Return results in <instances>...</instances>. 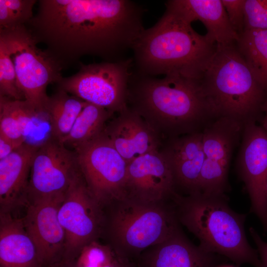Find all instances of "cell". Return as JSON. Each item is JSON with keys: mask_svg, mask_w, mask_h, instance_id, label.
Wrapping results in <instances>:
<instances>
[{"mask_svg": "<svg viewBox=\"0 0 267 267\" xmlns=\"http://www.w3.org/2000/svg\"><path fill=\"white\" fill-rule=\"evenodd\" d=\"M25 26L62 68L85 55L115 62L144 31L142 9L128 0H40Z\"/></svg>", "mask_w": 267, "mask_h": 267, "instance_id": "6da1fadb", "label": "cell"}, {"mask_svg": "<svg viewBox=\"0 0 267 267\" xmlns=\"http://www.w3.org/2000/svg\"><path fill=\"white\" fill-rule=\"evenodd\" d=\"M216 46L166 3L163 16L153 27L144 30L133 47L136 73L196 79Z\"/></svg>", "mask_w": 267, "mask_h": 267, "instance_id": "7a4b0ae2", "label": "cell"}, {"mask_svg": "<svg viewBox=\"0 0 267 267\" xmlns=\"http://www.w3.org/2000/svg\"><path fill=\"white\" fill-rule=\"evenodd\" d=\"M130 97L136 111L156 131L172 134L200 132L216 118L196 79L178 75L162 79L136 73Z\"/></svg>", "mask_w": 267, "mask_h": 267, "instance_id": "3957f363", "label": "cell"}, {"mask_svg": "<svg viewBox=\"0 0 267 267\" xmlns=\"http://www.w3.org/2000/svg\"><path fill=\"white\" fill-rule=\"evenodd\" d=\"M215 118L243 123L255 120L267 100V90L256 79L234 44H216L196 79Z\"/></svg>", "mask_w": 267, "mask_h": 267, "instance_id": "277c9868", "label": "cell"}, {"mask_svg": "<svg viewBox=\"0 0 267 267\" xmlns=\"http://www.w3.org/2000/svg\"><path fill=\"white\" fill-rule=\"evenodd\" d=\"M178 221L199 239V246L240 264L261 267L258 251L248 243L244 228L245 217L226 204L223 196L197 193L174 200Z\"/></svg>", "mask_w": 267, "mask_h": 267, "instance_id": "5b68a950", "label": "cell"}, {"mask_svg": "<svg viewBox=\"0 0 267 267\" xmlns=\"http://www.w3.org/2000/svg\"><path fill=\"white\" fill-rule=\"evenodd\" d=\"M110 206L107 232L110 245L120 257L137 258L179 228L175 206L167 202L142 203L122 199Z\"/></svg>", "mask_w": 267, "mask_h": 267, "instance_id": "8992f818", "label": "cell"}, {"mask_svg": "<svg viewBox=\"0 0 267 267\" xmlns=\"http://www.w3.org/2000/svg\"><path fill=\"white\" fill-rule=\"evenodd\" d=\"M0 41L13 61L18 84L26 100L36 111L44 113L49 97L48 85L63 78L62 68L38 43L25 25L0 30Z\"/></svg>", "mask_w": 267, "mask_h": 267, "instance_id": "52a82bcc", "label": "cell"}, {"mask_svg": "<svg viewBox=\"0 0 267 267\" xmlns=\"http://www.w3.org/2000/svg\"><path fill=\"white\" fill-rule=\"evenodd\" d=\"M132 61L125 59L88 65L80 62L79 71L63 77L57 84L58 89L112 113L120 112L127 107Z\"/></svg>", "mask_w": 267, "mask_h": 267, "instance_id": "ba28073f", "label": "cell"}, {"mask_svg": "<svg viewBox=\"0 0 267 267\" xmlns=\"http://www.w3.org/2000/svg\"><path fill=\"white\" fill-rule=\"evenodd\" d=\"M103 208L89 191L79 170L58 211V219L65 232L60 262H75L86 245L96 240L105 225Z\"/></svg>", "mask_w": 267, "mask_h": 267, "instance_id": "9c48e42d", "label": "cell"}, {"mask_svg": "<svg viewBox=\"0 0 267 267\" xmlns=\"http://www.w3.org/2000/svg\"><path fill=\"white\" fill-rule=\"evenodd\" d=\"M75 151L86 185L100 205L122 199L128 163L102 133Z\"/></svg>", "mask_w": 267, "mask_h": 267, "instance_id": "30bf717a", "label": "cell"}, {"mask_svg": "<svg viewBox=\"0 0 267 267\" xmlns=\"http://www.w3.org/2000/svg\"><path fill=\"white\" fill-rule=\"evenodd\" d=\"M243 125L236 120L220 117L202 130L204 160L199 193L223 195L233 151L242 135Z\"/></svg>", "mask_w": 267, "mask_h": 267, "instance_id": "8fae6325", "label": "cell"}, {"mask_svg": "<svg viewBox=\"0 0 267 267\" xmlns=\"http://www.w3.org/2000/svg\"><path fill=\"white\" fill-rule=\"evenodd\" d=\"M79 171L76 151L50 136L38 146L33 157L27 197L31 200L65 193Z\"/></svg>", "mask_w": 267, "mask_h": 267, "instance_id": "7c38bea8", "label": "cell"}, {"mask_svg": "<svg viewBox=\"0 0 267 267\" xmlns=\"http://www.w3.org/2000/svg\"><path fill=\"white\" fill-rule=\"evenodd\" d=\"M255 120L244 123L238 167L252 210L267 230V137Z\"/></svg>", "mask_w": 267, "mask_h": 267, "instance_id": "4fadbf2b", "label": "cell"}, {"mask_svg": "<svg viewBox=\"0 0 267 267\" xmlns=\"http://www.w3.org/2000/svg\"><path fill=\"white\" fill-rule=\"evenodd\" d=\"M171 168L158 150L142 155L128 164L123 198L142 203L167 202L177 194Z\"/></svg>", "mask_w": 267, "mask_h": 267, "instance_id": "5bb4252c", "label": "cell"}, {"mask_svg": "<svg viewBox=\"0 0 267 267\" xmlns=\"http://www.w3.org/2000/svg\"><path fill=\"white\" fill-rule=\"evenodd\" d=\"M65 194L31 200L26 214L22 218L43 267L53 266L62 258L65 232L58 213Z\"/></svg>", "mask_w": 267, "mask_h": 267, "instance_id": "9a60e30c", "label": "cell"}, {"mask_svg": "<svg viewBox=\"0 0 267 267\" xmlns=\"http://www.w3.org/2000/svg\"><path fill=\"white\" fill-rule=\"evenodd\" d=\"M102 132L128 164L148 152L158 150L157 132L135 110L125 107Z\"/></svg>", "mask_w": 267, "mask_h": 267, "instance_id": "2e32d148", "label": "cell"}, {"mask_svg": "<svg viewBox=\"0 0 267 267\" xmlns=\"http://www.w3.org/2000/svg\"><path fill=\"white\" fill-rule=\"evenodd\" d=\"M214 253L192 244L178 228L163 242L137 258L135 267H212Z\"/></svg>", "mask_w": 267, "mask_h": 267, "instance_id": "e0dca14e", "label": "cell"}, {"mask_svg": "<svg viewBox=\"0 0 267 267\" xmlns=\"http://www.w3.org/2000/svg\"><path fill=\"white\" fill-rule=\"evenodd\" d=\"M162 153L173 172L175 185L189 194L199 192L204 160L202 131L174 139Z\"/></svg>", "mask_w": 267, "mask_h": 267, "instance_id": "ac0fdd59", "label": "cell"}, {"mask_svg": "<svg viewBox=\"0 0 267 267\" xmlns=\"http://www.w3.org/2000/svg\"><path fill=\"white\" fill-rule=\"evenodd\" d=\"M38 146L24 143L0 160V214L10 213L27 197V179Z\"/></svg>", "mask_w": 267, "mask_h": 267, "instance_id": "d6986e66", "label": "cell"}, {"mask_svg": "<svg viewBox=\"0 0 267 267\" xmlns=\"http://www.w3.org/2000/svg\"><path fill=\"white\" fill-rule=\"evenodd\" d=\"M167 3L190 23L201 21L207 29L205 36L212 43L228 45L238 40L221 0H172Z\"/></svg>", "mask_w": 267, "mask_h": 267, "instance_id": "ffe728a7", "label": "cell"}, {"mask_svg": "<svg viewBox=\"0 0 267 267\" xmlns=\"http://www.w3.org/2000/svg\"><path fill=\"white\" fill-rule=\"evenodd\" d=\"M0 267H43L23 219L0 214Z\"/></svg>", "mask_w": 267, "mask_h": 267, "instance_id": "44dd1931", "label": "cell"}, {"mask_svg": "<svg viewBox=\"0 0 267 267\" xmlns=\"http://www.w3.org/2000/svg\"><path fill=\"white\" fill-rule=\"evenodd\" d=\"M87 103L59 89L49 96L45 113L51 136L60 140L67 135Z\"/></svg>", "mask_w": 267, "mask_h": 267, "instance_id": "7402d4cb", "label": "cell"}, {"mask_svg": "<svg viewBox=\"0 0 267 267\" xmlns=\"http://www.w3.org/2000/svg\"><path fill=\"white\" fill-rule=\"evenodd\" d=\"M112 114L102 107L87 102L68 134L59 141L74 150L82 147L101 134Z\"/></svg>", "mask_w": 267, "mask_h": 267, "instance_id": "603a6c76", "label": "cell"}, {"mask_svg": "<svg viewBox=\"0 0 267 267\" xmlns=\"http://www.w3.org/2000/svg\"><path fill=\"white\" fill-rule=\"evenodd\" d=\"M236 44L256 79L267 90V29L246 30Z\"/></svg>", "mask_w": 267, "mask_h": 267, "instance_id": "cb8c5ba5", "label": "cell"}, {"mask_svg": "<svg viewBox=\"0 0 267 267\" xmlns=\"http://www.w3.org/2000/svg\"><path fill=\"white\" fill-rule=\"evenodd\" d=\"M0 97L24 100L13 61L4 44L0 41Z\"/></svg>", "mask_w": 267, "mask_h": 267, "instance_id": "d4e9b609", "label": "cell"}, {"mask_svg": "<svg viewBox=\"0 0 267 267\" xmlns=\"http://www.w3.org/2000/svg\"><path fill=\"white\" fill-rule=\"evenodd\" d=\"M115 256L110 245H103L95 240L82 248L75 264L76 267H104Z\"/></svg>", "mask_w": 267, "mask_h": 267, "instance_id": "484cf974", "label": "cell"}, {"mask_svg": "<svg viewBox=\"0 0 267 267\" xmlns=\"http://www.w3.org/2000/svg\"><path fill=\"white\" fill-rule=\"evenodd\" d=\"M11 99L0 97V136L19 147L25 143L14 114Z\"/></svg>", "mask_w": 267, "mask_h": 267, "instance_id": "4316f807", "label": "cell"}, {"mask_svg": "<svg viewBox=\"0 0 267 267\" xmlns=\"http://www.w3.org/2000/svg\"><path fill=\"white\" fill-rule=\"evenodd\" d=\"M13 111L25 143L37 130L38 121L46 116L36 111L26 100H11Z\"/></svg>", "mask_w": 267, "mask_h": 267, "instance_id": "83f0119b", "label": "cell"}, {"mask_svg": "<svg viewBox=\"0 0 267 267\" xmlns=\"http://www.w3.org/2000/svg\"><path fill=\"white\" fill-rule=\"evenodd\" d=\"M244 13L245 31L267 29V0H245Z\"/></svg>", "mask_w": 267, "mask_h": 267, "instance_id": "f1b7e54d", "label": "cell"}, {"mask_svg": "<svg viewBox=\"0 0 267 267\" xmlns=\"http://www.w3.org/2000/svg\"><path fill=\"white\" fill-rule=\"evenodd\" d=\"M36 0H4L10 10L15 28L25 25L34 17L33 9Z\"/></svg>", "mask_w": 267, "mask_h": 267, "instance_id": "f546056e", "label": "cell"}, {"mask_svg": "<svg viewBox=\"0 0 267 267\" xmlns=\"http://www.w3.org/2000/svg\"><path fill=\"white\" fill-rule=\"evenodd\" d=\"M221 0L232 28L239 36L245 31V0Z\"/></svg>", "mask_w": 267, "mask_h": 267, "instance_id": "4dcf8cb0", "label": "cell"}, {"mask_svg": "<svg viewBox=\"0 0 267 267\" xmlns=\"http://www.w3.org/2000/svg\"><path fill=\"white\" fill-rule=\"evenodd\" d=\"M250 232L258 248L261 267H267V243L260 237L253 227L250 228Z\"/></svg>", "mask_w": 267, "mask_h": 267, "instance_id": "1f68e13d", "label": "cell"}, {"mask_svg": "<svg viewBox=\"0 0 267 267\" xmlns=\"http://www.w3.org/2000/svg\"><path fill=\"white\" fill-rule=\"evenodd\" d=\"M14 28L15 25L10 10L4 0H0V30Z\"/></svg>", "mask_w": 267, "mask_h": 267, "instance_id": "d6a6232c", "label": "cell"}, {"mask_svg": "<svg viewBox=\"0 0 267 267\" xmlns=\"http://www.w3.org/2000/svg\"><path fill=\"white\" fill-rule=\"evenodd\" d=\"M18 147L12 141L0 136V160L10 155Z\"/></svg>", "mask_w": 267, "mask_h": 267, "instance_id": "836d02e7", "label": "cell"}, {"mask_svg": "<svg viewBox=\"0 0 267 267\" xmlns=\"http://www.w3.org/2000/svg\"><path fill=\"white\" fill-rule=\"evenodd\" d=\"M129 260L120 257L116 254L115 257L104 267H125Z\"/></svg>", "mask_w": 267, "mask_h": 267, "instance_id": "e575fe53", "label": "cell"}, {"mask_svg": "<svg viewBox=\"0 0 267 267\" xmlns=\"http://www.w3.org/2000/svg\"><path fill=\"white\" fill-rule=\"evenodd\" d=\"M262 113H263L264 115L262 127L264 129L267 137V100L263 106Z\"/></svg>", "mask_w": 267, "mask_h": 267, "instance_id": "d590c367", "label": "cell"}, {"mask_svg": "<svg viewBox=\"0 0 267 267\" xmlns=\"http://www.w3.org/2000/svg\"><path fill=\"white\" fill-rule=\"evenodd\" d=\"M55 265L56 267H76L75 262L71 263L60 262Z\"/></svg>", "mask_w": 267, "mask_h": 267, "instance_id": "8d00e7d4", "label": "cell"}, {"mask_svg": "<svg viewBox=\"0 0 267 267\" xmlns=\"http://www.w3.org/2000/svg\"><path fill=\"white\" fill-rule=\"evenodd\" d=\"M125 267H135V266L134 265H133V264L130 262V260H129L126 266H125Z\"/></svg>", "mask_w": 267, "mask_h": 267, "instance_id": "74e56055", "label": "cell"}]
</instances>
